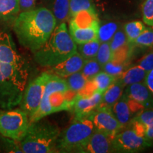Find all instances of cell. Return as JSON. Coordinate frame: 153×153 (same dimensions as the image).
<instances>
[{"label":"cell","instance_id":"cell-5","mask_svg":"<svg viewBox=\"0 0 153 153\" xmlns=\"http://www.w3.org/2000/svg\"><path fill=\"white\" fill-rule=\"evenodd\" d=\"M60 133L57 126L42 118L30 123L25 136L19 141V146L24 153L57 152Z\"/></svg>","mask_w":153,"mask_h":153},{"label":"cell","instance_id":"cell-17","mask_svg":"<svg viewBox=\"0 0 153 153\" xmlns=\"http://www.w3.org/2000/svg\"><path fill=\"white\" fill-rule=\"evenodd\" d=\"M97 24H99L98 16L95 9H91L79 11L72 16L70 27L83 28L90 27Z\"/></svg>","mask_w":153,"mask_h":153},{"label":"cell","instance_id":"cell-32","mask_svg":"<svg viewBox=\"0 0 153 153\" xmlns=\"http://www.w3.org/2000/svg\"><path fill=\"white\" fill-rule=\"evenodd\" d=\"M94 9L91 0H70V16L82 10Z\"/></svg>","mask_w":153,"mask_h":153},{"label":"cell","instance_id":"cell-4","mask_svg":"<svg viewBox=\"0 0 153 153\" xmlns=\"http://www.w3.org/2000/svg\"><path fill=\"white\" fill-rule=\"evenodd\" d=\"M26 67L0 62V107L11 109L19 105L28 79Z\"/></svg>","mask_w":153,"mask_h":153},{"label":"cell","instance_id":"cell-7","mask_svg":"<svg viewBox=\"0 0 153 153\" xmlns=\"http://www.w3.org/2000/svg\"><path fill=\"white\" fill-rule=\"evenodd\" d=\"M30 123L28 114L21 108L0 113V134L7 139L22 140Z\"/></svg>","mask_w":153,"mask_h":153},{"label":"cell","instance_id":"cell-38","mask_svg":"<svg viewBox=\"0 0 153 153\" xmlns=\"http://www.w3.org/2000/svg\"><path fill=\"white\" fill-rule=\"evenodd\" d=\"M144 83L145 84V85L148 87V89H150L151 93H152L153 95V69L151 71L148 72V73H147Z\"/></svg>","mask_w":153,"mask_h":153},{"label":"cell","instance_id":"cell-28","mask_svg":"<svg viewBox=\"0 0 153 153\" xmlns=\"http://www.w3.org/2000/svg\"><path fill=\"white\" fill-rule=\"evenodd\" d=\"M101 70L102 66L95 58H92L85 61L80 71L87 80H91Z\"/></svg>","mask_w":153,"mask_h":153},{"label":"cell","instance_id":"cell-12","mask_svg":"<svg viewBox=\"0 0 153 153\" xmlns=\"http://www.w3.org/2000/svg\"><path fill=\"white\" fill-rule=\"evenodd\" d=\"M113 137L98 131H94L89 140L77 152L107 153L112 152Z\"/></svg>","mask_w":153,"mask_h":153},{"label":"cell","instance_id":"cell-15","mask_svg":"<svg viewBox=\"0 0 153 153\" xmlns=\"http://www.w3.org/2000/svg\"><path fill=\"white\" fill-rule=\"evenodd\" d=\"M126 87L123 92L128 97L140 104L145 109L153 108V95L144 82L133 84Z\"/></svg>","mask_w":153,"mask_h":153},{"label":"cell","instance_id":"cell-23","mask_svg":"<svg viewBox=\"0 0 153 153\" xmlns=\"http://www.w3.org/2000/svg\"><path fill=\"white\" fill-rule=\"evenodd\" d=\"M51 11L57 22H65L70 16V0H54Z\"/></svg>","mask_w":153,"mask_h":153},{"label":"cell","instance_id":"cell-3","mask_svg":"<svg viewBox=\"0 0 153 153\" xmlns=\"http://www.w3.org/2000/svg\"><path fill=\"white\" fill-rule=\"evenodd\" d=\"M76 53V44L69 33L65 22L56 26L48 41L34 53V59L42 67H52Z\"/></svg>","mask_w":153,"mask_h":153},{"label":"cell","instance_id":"cell-14","mask_svg":"<svg viewBox=\"0 0 153 153\" xmlns=\"http://www.w3.org/2000/svg\"><path fill=\"white\" fill-rule=\"evenodd\" d=\"M85 61V59L76 51V53L67 60L52 67L48 72L60 77L66 78L75 72L80 71Z\"/></svg>","mask_w":153,"mask_h":153},{"label":"cell","instance_id":"cell-31","mask_svg":"<svg viewBox=\"0 0 153 153\" xmlns=\"http://www.w3.org/2000/svg\"><path fill=\"white\" fill-rule=\"evenodd\" d=\"M128 39L123 30H118L109 41V45L112 53H114L128 44Z\"/></svg>","mask_w":153,"mask_h":153},{"label":"cell","instance_id":"cell-25","mask_svg":"<svg viewBox=\"0 0 153 153\" xmlns=\"http://www.w3.org/2000/svg\"><path fill=\"white\" fill-rule=\"evenodd\" d=\"M116 79L117 78L111 74L104 71H101L91 80L94 84L97 90L104 94V91L114 83Z\"/></svg>","mask_w":153,"mask_h":153},{"label":"cell","instance_id":"cell-16","mask_svg":"<svg viewBox=\"0 0 153 153\" xmlns=\"http://www.w3.org/2000/svg\"><path fill=\"white\" fill-rule=\"evenodd\" d=\"M125 87L120 78H117L102 94V99L98 107H106L111 109L113 106L123 94Z\"/></svg>","mask_w":153,"mask_h":153},{"label":"cell","instance_id":"cell-29","mask_svg":"<svg viewBox=\"0 0 153 153\" xmlns=\"http://www.w3.org/2000/svg\"><path fill=\"white\" fill-rule=\"evenodd\" d=\"M66 82L68 84L69 89L75 92H79L81 89H83L88 80L82 74L81 71L71 74L66 77Z\"/></svg>","mask_w":153,"mask_h":153},{"label":"cell","instance_id":"cell-6","mask_svg":"<svg viewBox=\"0 0 153 153\" xmlns=\"http://www.w3.org/2000/svg\"><path fill=\"white\" fill-rule=\"evenodd\" d=\"M94 131V126L89 116L74 118L71 124L59 135L57 143V152H77Z\"/></svg>","mask_w":153,"mask_h":153},{"label":"cell","instance_id":"cell-20","mask_svg":"<svg viewBox=\"0 0 153 153\" xmlns=\"http://www.w3.org/2000/svg\"><path fill=\"white\" fill-rule=\"evenodd\" d=\"M147 73L148 72L140 67L135 65L124 71L119 78L123 82L124 86L127 87L133 84L144 82Z\"/></svg>","mask_w":153,"mask_h":153},{"label":"cell","instance_id":"cell-33","mask_svg":"<svg viewBox=\"0 0 153 153\" xmlns=\"http://www.w3.org/2000/svg\"><path fill=\"white\" fill-rule=\"evenodd\" d=\"M102 70L115 77L118 78L125 70V65L120 62L111 60L102 67Z\"/></svg>","mask_w":153,"mask_h":153},{"label":"cell","instance_id":"cell-1","mask_svg":"<svg viewBox=\"0 0 153 153\" xmlns=\"http://www.w3.org/2000/svg\"><path fill=\"white\" fill-rule=\"evenodd\" d=\"M56 26L52 11L39 7L19 13L14 30L19 43L34 53L48 41Z\"/></svg>","mask_w":153,"mask_h":153},{"label":"cell","instance_id":"cell-30","mask_svg":"<svg viewBox=\"0 0 153 153\" xmlns=\"http://www.w3.org/2000/svg\"><path fill=\"white\" fill-rule=\"evenodd\" d=\"M95 59L102 67L107 62L113 60V53L108 42L101 43Z\"/></svg>","mask_w":153,"mask_h":153},{"label":"cell","instance_id":"cell-10","mask_svg":"<svg viewBox=\"0 0 153 153\" xmlns=\"http://www.w3.org/2000/svg\"><path fill=\"white\" fill-rule=\"evenodd\" d=\"M89 116L95 131L101 132L113 138L123 128L115 117L111 108L98 107Z\"/></svg>","mask_w":153,"mask_h":153},{"label":"cell","instance_id":"cell-34","mask_svg":"<svg viewBox=\"0 0 153 153\" xmlns=\"http://www.w3.org/2000/svg\"><path fill=\"white\" fill-rule=\"evenodd\" d=\"M132 44L145 47H150L153 45V29L146 28L142 33L133 42Z\"/></svg>","mask_w":153,"mask_h":153},{"label":"cell","instance_id":"cell-24","mask_svg":"<svg viewBox=\"0 0 153 153\" xmlns=\"http://www.w3.org/2000/svg\"><path fill=\"white\" fill-rule=\"evenodd\" d=\"M100 41L98 39L79 44L76 45V51L85 60L95 58L98 50L100 46Z\"/></svg>","mask_w":153,"mask_h":153},{"label":"cell","instance_id":"cell-21","mask_svg":"<svg viewBox=\"0 0 153 153\" xmlns=\"http://www.w3.org/2000/svg\"><path fill=\"white\" fill-rule=\"evenodd\" d=\"M143 126L145 137L149 142H153V108L144 109L134 117Z\"/></svg>","mask_w":153,"mask_h":153},{"label":"cell","instance_id":"cell-18","mask_svg":"<svg viewBox=\"0 0 153 153\" xmlns=\"http://www.w3.org/2000/svg\"><path fill=\"white\" fill-rule=\"evenodd\" d=\"M99 24L94 25L88 28L70 27V33L76 45L98 39V30Z\"/></svg>","mask_w":153,"mask_h":153},{"label":"cell","instance_id":"cell-13","mask_svg":"<svg viewBox=\"0 0 153 153\" xmlns=\"http://www.w3.org/2000/svg\"><path fill=\"white\" fill-rule=\"evenodd\" d=\"M102 94V93L97 90L92 95L88 97L76 95L72 107L75 118H83L89 116V114L101 104Z\"/></svg>","mask_w":153,"mask_h":153},{"label":"cell","instance_id":"cell-11","mask_svg":"<svg viewBox=\"0 0 153 153\" xmlns=\"http://www.w3.org/2000/svg\"><path fill=\"white\" fill-rule=\"evenodd\" d=\"M0 62L26 67L24 59L17 52L12 38L5 32L0 33Z\"/></svg>","mask_w":153,"mask_h":153},{"label":"cell","instance_id":"cell-37","mask_svg":"<svg viewBox=\"0 0 153 153\" xmlns=\"http://www.w3.org/2000/svg\"><path fill=\"white\" fill-rule=\"evenodd\" d=\"M39 0H19L20 12L35 9Z\"/></svg>","mask_w":153,"mask_h":153},{"label":"cell","instance_id":"cell-36","mask_svg":"<svg viewBox=\"0 0 153 153\" xmlns=\"http://www.w3.org/2000/svg\"><path fill=\"white\" fill-rule=\"evenodd\" d=\"M137 65L147 72L151 71L153 69V53H149L143 57L138 62Z\"/></svg>","mask_w":153,"mask_h":153},{"label":"cell","instance_id":"cell-27","mask_svg":"<svg viewBox=\"0 0 153 153\" xmlns=\"http://www.w3.org/2000/svg\"><path fill=\"white\" fill-rule=\"evenodd\" d=\"M118 30V26L115 22H108L99 26L98 30V40L100 43H106L111 40L113 36Z\"/></svg>","mask_w":153,"mask_h":153},{"label":"cell","instance_id":"cell-35","mask_svg":"<svg viewBox=\"0 0 153 153\" xmlns=\"http://www.w3.org/2000/svg\"><path fill=\"white\" fill-rule=\"evenodd\" d=\"M143 22L153 26V0H146L143 6Z\"/></svg>","mask_w":153,"mask_h":153},{"label":"cell","instance_id":"cell-26","mask_svg":"<svg viewBox=\"0 0 153 153\" xmlns=\"http://www.w3.org/2000/svg\"><path fill=\"white\" fill-rule=\"evenodd\" d=\"M145 29V25L139 21H135L126 24L124 26V32L127 37L128 42L129 43H133V42L143 33Z\"/></svg>","mask_w":153,"mask_h":153},{"label":"cell","instance_id":"cell-2","mask_svg":"<svg viewBox=\"0 0 153 153\" xmlns=\"http://www.w3.org/2000/svg\"><path fill=\"white\" fill-rule=\"evenodd\" d=\"M76 95L77 92L69 89L65 79L51 74L41 104L36 112L29 118L30 123L37 121L53 113L72 110Z\"/></svg>","mask_w":153,"mask_h":153},{"label":"cell","instance_id":"cell-19","mask_svg":"<svg viewBox=\"0 0 153 153\" xmlns=\"http://www.w3.org/2000/svg\"><path fill=\"white\" fill-rule=\"evenodd\" d=\"M111 110L115 117L123 128L128 126V124L134 118L123 93L120 99L116 101V104L113 106Z\"/></svg>","mask_w":153,"mask_h":153},{"label":"cell","instance_id":"cell-9","mask_svg":"<svg viewBox=\"0 0 153 153\" xmlns=\"http://www.w3.org/2000/svg\"><path fill=\"white\" fill-rule=\"evenodd\" d=\"M49 72H43L26 87L19 105L29 118L38 110L43 98L45 85L50 77Z\"/></svg>","mask_w":153,"mask_h":153},{"label":"cell","instance_id":"cell-8","mask_svg":"<svg viewBox=\"0 0 153 153\" xmlns=\"http://www.w3.org/2000/svg\"><path fill=\"white\" fill-rule=\"evenodd\" d=\"M129 128H123L112 140L113 150L119 152H136L150 146L152 143L147 140L145 136L129 123Z\"/></svg>","mask_w":153,"mask_h":153},{"label":"cell","instance_id":"cell-22","mask_svg":"<svg viewBox=\"0 0 153 153\" xmlns=\"http://www.w3.org/2000/svg\"><path fill=\"white\" fill-rule=\"evenodd\" d=\"M19 13V0H0V19H16Z\"/></svg>","mask_w":153,"mask_h":153}]
</instances>
